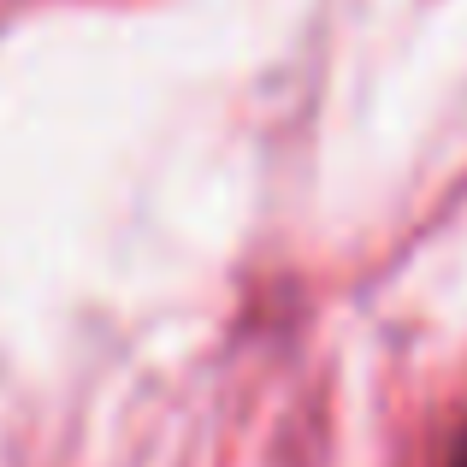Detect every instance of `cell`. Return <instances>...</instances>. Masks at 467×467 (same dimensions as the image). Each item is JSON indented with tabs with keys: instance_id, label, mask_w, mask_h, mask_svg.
Returning <instances> with one entry per match:
<instances>
[{
	"instance_id": "6da1fadb",
	"label": "cell",
	"mask_w": 467,
	"mask_h": 467,
	"mask_svg": "<svg viewBox=\"0 0 467 467\" xmlns=\"http://www.w3.org/2000/svg\"><path fill=\"white\" fill-rule=\"evenodd\" d=\"M462 467H467V456H462Z\"/></svg>"
}]
</instances>
